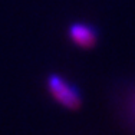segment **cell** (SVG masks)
<instances>
[{
    "label": "cell",
    "instance_id": "1",
    "mask_svg": "<svg viewBox=\"0 0 135 135\" xmlns=\"http://www.w3.org/2000/svg\"><path fill=\"white\" fill-rule=\"evenodd\" d=\"M47 88L52 96L68 109H78L82 104L79 89L73 83L65 81L59 75H50L47 79Z\"/></svg>",
    "mask_w": 135,
    "mask_h": 135
},
{
    "label": "cell",
    "instance_id": "2",
    "mask_svg": "<svg viewBox=\"0 0 135 135\" xmlns=\"http://www.w3.org/2000/svg\"><path fill=\"white\" fill-rule=\"evenodd\" d=\"M119 109L125 124L135 134V78L125 83L119 96Z\"/></svg>",
    "mask_w": 135,
    "mask_h": 135
},
{
    "label": "cell",
    "instance_id": "3",
    "mask_svg": "<svg viewBox=\"0 0 135 135\" xmlns=\"http://www.w3.org/2000/svg\"><path fill=\"white\" fill-rule=\"evenodd\" d=\"M69 36L78 46L89 49L96 43L98 32L92 25L88 23H75L69 29Z\"/></svg>",
    "mask_w": 135,
    "mask_h": 135
}]
</instances>
